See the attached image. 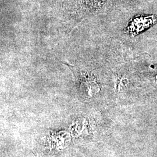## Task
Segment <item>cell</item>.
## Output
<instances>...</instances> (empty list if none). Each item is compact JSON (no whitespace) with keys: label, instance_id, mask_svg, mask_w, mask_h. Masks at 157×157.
I'll use <instances>...</instances> for the list:
<instances>
[{"label":"cell","instance_id":"obj_1","mask_svg":"<svg viewBox=\"0 0 157 157\" xmlns=\"http://www.w3.org/2000/svg\"><path fill=\"white\" fill-rule=\"evenodd\" d=\"M157 23V17L155 15H142L136 17L130 22L127 31L135 36L150 28Z\"/></svg>","mask_w":157,"mask_h":157}]
</instances>
